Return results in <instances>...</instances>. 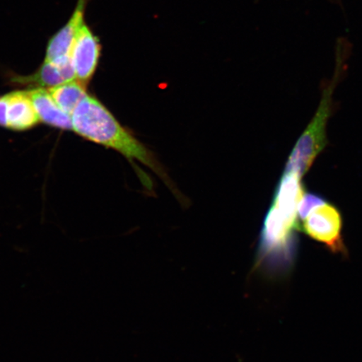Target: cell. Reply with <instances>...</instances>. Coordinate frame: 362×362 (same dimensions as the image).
I'll list each match as a JSON object with an SVG mask.
<instances>
[{
	"label": "cell",
	"mask_w": 362,
	"mask_h": 362,
	"mask_svg": "<svg viewBox=\"0 0 362 362\" xmlns=\"http://www.w3.org/2000/svg\"><path fill=\"white\" fill-rule=\"evenodd\" d=\"M342 216L332 203L325 201L315 206L300 223V230L323 243L334 253L344 255L346 249L342 237Z\"/></svg>",
	"instance_id": "3"
},
{
	"label": "cell",
	"mask_w": 362,
	"mask_h": 362,
	"mask_svg": "<svg viewBox=\"0 0 362 362\" xmlns=\"http://www.w3.org/2000/svg\"><path fill=\"white\" fill-rule=\"evenodd\" d=\"M71 122L72 129L81 137L115 149L131 162L134 160L141 162L167 180L155 156L123 128L98 99L86 95L72 113Z\"/></svg>",
	"instance_id": "1"
},
{
	"label": "cell",
	"mask_w": 362,
	"mask_h": 362,
	"mask_svg": "<svg viewBox=\"0 0 362 362\" xmlns=\"http://www.w3.org/2000/svg\"><path fill=\"white\" fill-rule=\"evenodd\" d=\"M101 49L98 38L84 22L76 34L71 52L76 81L88 86L97 69Z\"/></svg>",
	"instance_id": "4"
},
{
	"label": "cell",
	"mask_w": 362,
	"mask_h": 362,
	"mask_svg": "<svg viewBox=\"0 0 362 362\" xmlns=\"http://www.w3.org/2000/svg\"><path fill=\"white\" fill-rule=\"evenodd\" d=\"M26 93L38 113L40 120L55 128L72 129L71 117L57 105L48 90L33 88Z\"/></svg>",
	"instance_id": "8"
},
{
	"label": "cell",
	"mask_w": 362,
	"mask_h": 362,
	"mask_svg": "<svg viewBox=\"0 0 362 362\" xmlns=\"http://www.w3.org/2000/svg\"><path fill=\"white\" fill-rule=\"evenodd\" d=\"M88 1V0H78L69 21L49 39L45 52V62L57 63L71 59L76 34L85 22L84 13Z\"/></svg>",
	"instance_id": "5"
},
{
	"label": "cell",
	"mask_w": 362,
	"mask_h": 362,
	"mask_svg": "<svg viewBox=\"0 0 362 362\" xmlns=\"http://www.w3.org/2000/svg\"><path fill=\"white\" fill-rule=\"evenodd\" d=\"M325 201V199L319 196V194L305 192L298 208V219H300V223L303 219L305 218L306 216L309 214V212L313 209V208L323 203Z\"/></svg>",
	"instance_id": "10"
},
{
	"label": "cell",
	"mask_w": 362,
	"mask_h": 362,
	"mask_svg": "<svg viewBox=\"0 0 362 362\" xmlns=\"http://www.w3.org/2000/svg\"><path fill=\"white\" fill-rule=\"evenodd\" d=\"M337 81V79H336ZM333 80L323 90L322 98L314 119L303 133L294 146L285 167L286 172L304 177L309 171L317 156L327 146V139L325 129L332 110V96L337 81Z\"/></svg>",
	"instance_id": "2"
},
{
	"label": "cell",
	"mask_w": 362,
	"mask_h": 362,
	"mask_svg": "<svg viewBox=\"0 0 362 362\" xmlns=\"http://www.w3.org/2000/svg\"><path fill=\"white\" fill-rule=\"evenodd\" d=\"M7 98V128L22 131L33 128L39 123L38 113L26 90L8 93Z\"/></svg>",
	"instance_id": "7"
},
{
	"label": "cell",
	"mask_w": 362,
	"mask_h": 362,
	"mask_svg": "<svg viewBox=\"0 0 362 362\" xmlns=\"http://www.w3.org/2000/svg\"><path fill=\"white\" fill-rule=\"evenodd\" d=\"M74 79V68L70 59L59 63L44 61L35 74L29 76H13L11 81L13 85L21 87L51 88Z\"/></svg>",
	"instance_id": "6"
},
{
	"label": "cell",
	"mask_w": 362,
	"mask_h": 362,
	"mask_svg": "<svg viewBox=\"0 0 362 362\" xmlns=\"http://www.w3.org/2000/svg\"><path fill=\"white\" fill-rule=\"evenodd\" d=\"M48 92L52 95L57 105L71 117L81 99L88 94L87 85H84L76 79L49 88Z\"/></svg>",
	"instance_id": "9"
},
{
	"label": "cell",
	"mask_w": 362,
	"mask_h": 362,
	"mask_svg": "<svg viewBox=\"0 0 362 362\" xmlns=\"http://www.w3.org/2000/svg\"><path fill=\"white\" fill-rule=\"evenodd\" d=\"M8 98L7 95L0 97V126L8 127L7 122Z\"/></svg>",
	"instance_id": "11"
}]
</instances>
